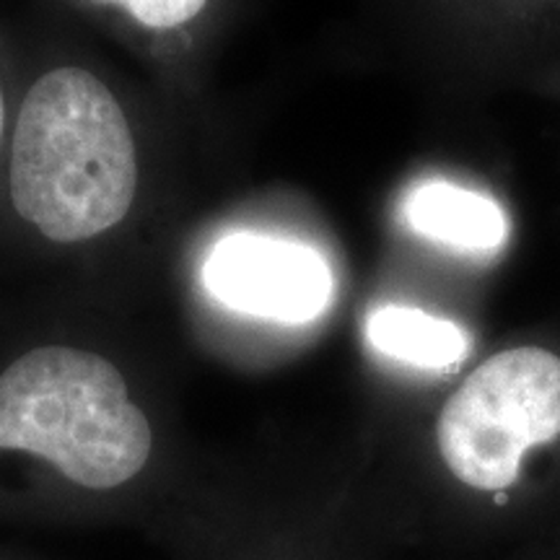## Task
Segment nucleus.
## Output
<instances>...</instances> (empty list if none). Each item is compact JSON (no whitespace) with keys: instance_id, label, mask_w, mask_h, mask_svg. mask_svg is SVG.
<instances>
[{"instance_id":"1","label":"nucleus","mask_w":560,"mask_h":560,"mask_svg":"<svg viewBox=\"0 0 560 560\" xmlns=\"http://www.w3.org/2000/svg\"><path fill=\"white\" fill-rule=\"evenodd\" d=\"M174 506L166 433L125 363L83 342H37L0 369V520L138 524Z\"/></svg>"},{"instance_id":"2","label":"nucleus","mask_w":560,"mask_h":560,"mask_svg":"<svg viewBox=\"0 0 560 560\" xmlns=\"http://www.w3.org/2000/svg\"><path fill=\"white\" fill-rule=\"evenodd\" d=\"M138 190V140L109 83L81 66L37 75L9 149L19 219L52 244H86L128 221Z\"/></svg>"},{"instance_id":"3","label":"nucleus","mask_w":560,"mask_h":560,"mask_svg":"<svg viewBox=\"0 0 560 560\" xmlns=\"http://www.w3.org/2000/svg\"><path fill=\"white\" fill-rule=\"evenodd\" d=\"M558 436L560 359L542 348H511L480 363L436 425L450 472L490 493L514 486L524 454Z\"/></svg>"},{"instance_id":"4","label":"nucleus","mask_w":560,"mask_h":560,"mask_svg":"<svg viewBox=\"0 0 560 560\" xmlns=\"http://www.w3.org/2000/svg\"><path fill=\"white\" fill-rule=\"evenodd\" d=\"M208 296L249 317L304 325L330 306V265L310 244L236 231L208 249L202 262Z\"/></svg>"},{"instance_id":"5","label":"nucleus","mask_w":560,"mask_h":560,"mask_svg":"<svg viewBox=\"0 0 560 560\" xmlns=\"http://www.w3.org/2000/svg\"><path fill=\"white\" fill-rule=\"evenodd\" d=\"M402 210L412 231H418L420 236L467 252L501 247L509 231L499 202L450 182L420 185L405 200Z\"/></svg>"},{"instance_id":"6","label":"nucleus","mask_w":560,"mask_h":560,"mask_svg":"<svg viewBox=\"0 0 560 560\" xmlns=\"http://www.w3.org/2000/svg\"><path fill=\"white\" fill-rule=\"evenodd\" d=\"M366 335L380 353L420 369H450L470 348L467 335L454 322L395 304L371 314Z\"/></svg>"},{"instance_id":"7","label":"nucleus","mask_w":560,"mask_h":560,"mask_svg":"<svg viewBox=\"0 0 560 560\" xmlns=\"http://www.w3.org/2000/svg\"><path fill=\"white\" fill-rule=\"evenodd\" d=\"M5 125H9V109H5L3 81H0V149H3V140H5Z\"/></svg>"},{"instance_id":"8","label":"nucleus","mask_w":560,"mask_h":560,"mask_svg":"<svg viewBox=\"0 0 560 560\" xmlns=\"http://www.w3.org/2000/svg\"><path fill=\"white\" fill-rule=\"evenodd\" d=\"M96 3H115V5H120V9H122L125 0H96Z\"/></svg>"},{"instance_id":"9","label":"nucleus","mask_w":560,"mask_h":560,"mask_svg":"<svg viewBox=\"0 0 560 560\" xmlns=\"http://www.w3.org/2000/svg\"><path fill=\"white\" fill-rule=\"evenodd\" d=\"M0 560H19V558H5V556H0Z\"/></svg>"}]
</instances>
